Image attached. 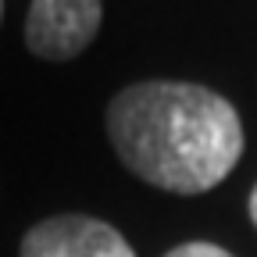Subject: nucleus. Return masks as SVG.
Wrapping results in <instances>:
<instances>
[{
    "label": "nucleus",
    "instance_id": "f257e3e1",
    "mask_svg": "<svg viewBox=\"0 0 257 257\" xmlns=\"http://www.w3.org/2000/svg\"><path fill=\"white\" fill-rule=\"evenodd\" d=\"M107 140L121 165L168 193H207L243 154V121L197 82H136L107 104Z\"/></svg>",
    "mask_w": 257,
    "mask_h": 257
},
{
    "label": "nucleus",
    "instance_id": "f03ea898",
    "mask_svg": "<svg viewBox=\"0 0 257 257\" xmlns=\"http://www.w3.org/2000/svg\"><path fill=\"white\" fill-rule=\"evenodd\" d=\"M100 18V0H32L25 47L43 61H72L93 43Z\"/></svg>",
    "mask_w": 257,
    "mask_h": 257
},
{
    "label": "nucleus",
    "instance_id": "7ed1b4c3",
    "mask_svg": "<svg viewBox=\"0 0 257 257\" xmlns=\"http://www.w3.org/2000/svg\"><path fill=\"white\" fill-rule=\"evenodd\" d=\"M18 257H136L114 225L89 214H54L22 236Z\"/></svg>",
    "mask_w": 257,
    "mask_h": 257
},
{
    "label": "nucleus",
    "instance_id": "20e7f679",
    "mask_svg": "<svg viewBox=\"0 0 257 257\" xmlns=\"http://www.w3.org/2000/svg\"><path fill=\"white\" fill-rule=\"evenodd\" d=\"M165 257H232L225 246H218V243H182V246H175V250H168Z\"/></svg>",
    "mask_w": 257,
    "mask_h": 257
},
{
    "label": "nucleus",
    "instance_id": "39448f33",
    "mask_svg": "<svg viewBox=\"0 0 257 257\" xmlns=\"http://www.w3.org/2000/svg\"><path fill=\"white\" fill-rule=\"evenodd\" d=\"M250 221L257 225V186L250 189Z\"/></svg>",
    "mask_w": 257,
    "mask_h": 257
},
{
    "label": "nucleus",
    "instance_id": "423d86ee",
    "mask_svg": "<svg viewBox=\"0 0 257 257\" xmlns=\"http://www.w3.org/2000/svg\"><path fill=\"white\" fill-rule=\"evenodd\" d=\"M0 18H4V0H0Z\"/></svg>",
    "mask_w": 257,
    "mask_h": 257
}]
</instances>
